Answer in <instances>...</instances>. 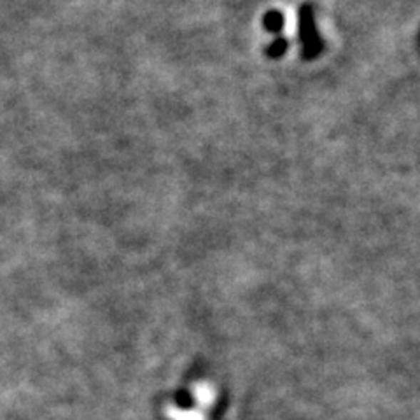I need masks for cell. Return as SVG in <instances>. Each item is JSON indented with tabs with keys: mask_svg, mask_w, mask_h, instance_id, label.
I'll list each match as a JSON object with an SVG mask.
<instances>
[]
</instances>
